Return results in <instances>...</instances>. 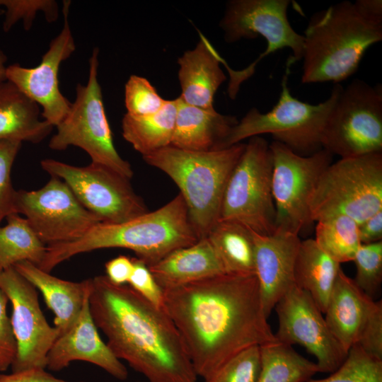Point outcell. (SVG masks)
<instances>
[{"mask_svg": "<svg viewBox=\"0 0 382 382\" xmlns=\"http://www.w3.org/2000/svg\"><path fill=\"white\" fill-rule=\"evenodd\" d=\"M7 61V57L5 53L0 49V81L6 80V63Z\"/></svg>", "mask_w": 382, "mask_h": 382, "instance_id": "obj_45", "label": "cell"}, {"mask_svg": "<svg viewBox=\"0 0 382 382\" xmlns=\"http://www.w3.org/2000/svg\"><path fill=\"white\" fill-rule=\"evenodd\" d=\"M105 276L113 284L123 285L128 283L133 272V261L125 255H119L105 265Z\"/></svg>", "mask_w": 382, "mask_h": 382, "instance_id": "obj_41", "label": "cell"}, {"mask_svg": "<svg viewBox=\"0 0 382 382\" xmlns=\"http://www.w3.org/2000/svg\"><path fill=\"white\" fill-rule=\"evenodd\" d=\"M0 382H71L57 378L45 369H30L11 374L0 372ZM84 382V381H77Z\"/></svg>", "mask_w": 382, "mask_h": 382, "instance_id": "obj_42", "label": "cell"}, {"mask_svg": "<svg viewBox=\"0 0 382 382\" xmlns=\"http://www.w3.org/2000/svg\"><path fill=\"white\" fill-rule=\"evenodd\" d=\"M2 271L3 270L0 269V275H1V272H2Z\"/></svg>", "mask_w": 382, "mask_h": 382, "instance_id": "obj_46", "label": "cell"}, {"mask_svg": "<svg viewBox=\"0 0 382 382\" xmlns=\"http://www.w3.org/2000/svg\"><path fill=\"white\" fill-rule=\"evenodd\" d=\"M289 69L282 80V91L273 108L262 113L255 108L233 127L224 140L221 149L245 139L270 134L294 153L309 156L322 149L321 137L327 119L342 89L340 83L334 84L330 95L325 101L310 104L292 96L288 86Z\"/></svg>", "mask_w": 382, "mask_h": 382, "instance_id": "obj_6", "label": "cell"}, {"mask_svg": "<svg viewBox=\"0 0 382 382\" xmlns=\"http://www.w3.org/2000/svg\"><path fill=\"white\" fill-rule=\"evenodd\" d=\"M177 113L170 146L187 151H209L221 149L222 144L238 120L184 103L177 98Z\"/></svg>", "mask_w": 382, "mask_h": 382, "instance_id": "obj_21", "label": "cell"}, {"mask_svg": "<svg viewBox=\"0 0 382 382\" xmlns=\"http://www.w3.org/2000/svg\"><path fill=\"white\" fill-rule=\"evenodd\" d=\"M207 237L226 273L255 274V245L251 230L235 221L219 219Z\"/></svg>", "mask_w": 382, "mask_h": 382, "instance_id": "obj_28", "label": "cell"}, {"mask_svg": "<svg viewBox=\"0 0 382 382\" xmlns=\"http://www.w3.org/2000/svg\"><path fill=\"white\" fill-rule=\"evenodd\" d=\"M6 224L0 226V269L28 261L38 266L42 261L47 245L39 238L25 217L11 214Z\"/></svg>", "mask_w": 382, "mask_h": 382, "instance_id": "obj_30", "label": "cell"}, {"mask_svg": "<svg viewBox=\"0 0 382 382\" xmlns=\"http://www.w3.org/2000/svg\"><path fill=\"white\" fill-rule=\"evenodd\" d=\"M70 6L71 1H63V27L51 40L40 64L31 68L13 64L7 66L6 71V80L41 107L43 120L53 127L62 121L71 104L60 91L58 79L61 64L76 50L69 23Z\"/></svg>", "mask_w": 382, "mask_h": 382, "instance_id": "obj_17", "label": "cell"}, {"mask_svg": "<svg viewBox=\"0 0 382 382\" xmlns=\"http://www.w3.org/2000/svg\"><path fill=\"white\" fill-rule=\"evenodd\" d=\"M341 269L340 264L328 256L314 239L301 241L294 264V283L311 296L323 313Z\"/></svg>", "mask_w": 382, "mask_h": 382, "instance_id": "obj_26", "label": "cell"}, {"mask_svg": "<svg viewBox=\"0 0 382 382\" xmlns=\"http://www.w3.org/2000/svg\"><path fill=\"white\" fill-rule=\"evenodd\" d=\"M260 368V346H251L229 359L204 382H257Z\"/></svg>", "mask_w": 382, "mask_h": 382, "instance_id": "obj_36", "label": "cell"}, {"mask_svg": "<svg viewBox=\"0 0 382 382\" xmlns=\"http://www.w3.org/2000/svg\"><path fill=\"white\" fill-rule=\"evenodd\" d=\"M254 265L262 308L267 318L294 285V264L301 243L299 235L277 228L269 236L253 231Z\"/></svg>", "mask_w": 382, "mask_h": 382, "instance_id": "obj_19", "label": "cell"}, {"mask_svg": "<svg viewBox=\"0 0 382 382\" xmlns=\"http://www.w3.org/2000/svg\"><path fill=\"white\" fill-rule=\"evenodd\" d=\"M354 2L367 16L376 19H382L381 0H357Z\"/></svg>", "mask_w": 382, "mask_h": 382, "instance_id": "obj_44", "label": "cell"}, {"mask_svg": "<svg viewBox=\"0 0 382 382\" xmlns=\"http://www.w3.org/2000/svg\"><path fill=\"white\" fill-rule=\"evenodd\" d=\"M15 207L47 246L76 241L102 222L54 176L38 190H16Z\"/></svg>", "mask_w": 382, "mask_h": 382, "instance_id": "obj_14", "label": "cell"}, {"mask_svg": "<svg viewBox=\"0 0 382 382\" xmlns=\"http://www.w3.org/2000/svg\"><path fill=\"white\" fill-rule=\"evenodd\" d=\"M13 267L42 293L47 307L54 314V327L59 336L65 333L80 313L90 279L79 282L64 280L28 261L20 262Z\"/></svg>", "mask_w": 382, "mask_h": 382, "instance_id": "obj_24", "label": "cell"}, {"mask_svg": "<svg viewBox=\"0 0 382 382\" xmlns=\"http://www.w3.org/2000/svg\"><path fill=\"white\" fill-rule=\"evenodd\" d=\"M261 368L257 382H306L319 371L316 363L279 341L260 346Z\"/></svg>", "mask_w": 382, "mask_h": 382, "instance_id": "obj_29", "label": "cell"}, {"mask_svg": "<svg viewBox=\"0 0 382 382\" xmlns=\"http://www.w3.org/2000/svg\"><path fill=\"white\" fill-rule=\"evenodd\" d=\"M195 48L178 58L181 100L190 105L214 110L216 91L226 79L220 67L224 60L204 35Z\"/></svg>", "mask_w": 382, "mask_h": 382, "instance_id": "obj_20", "label": "cell"}, {"mask_svg": "<svg viewBox=\"0 0 382 382\" xmlns=\"http://www.w3.org/2000/svg\"><path fill=\"white\" fill-rule=\"evenodd\" d=\"M374 301L340 270L324 313L330 331L347 352L357 342Z\"/></svg>", "mask_w": 382, "mask_h": 382, "instance_id": "obj_22", "label": "cell"}, {"mask_svg": "<svg viewBox=\"0 0 382 382\" xmlns=\"http://www.w3.org/2000/svg\"><path fill=\"white\" fill-rule=\"evenodd\" d=\"M270 148L276 228L299 235L313 223L309 201L319 178L332 163V154L322 149L311 155L301 156L275 141Z\"/></svg>", "mask_w": 382, "mask_h": 382, "instance_id": "obj_13", "label": "cell"}, {"mask_svg": "<svg viewBox=\"0 0 382 382\" xmlns=\"http://www.w3.org/2000/svg\"><path fill=\"white\" fill-rule=\"evenodd\" d=\"M137 382H142V381H137Z\"/></svg>", "mask_w": 382, "mask_h": 382, "instance_id": "obj_47", "label": "cell"}, {"mask_svg": "<svg viewBox=\"0 0 382 382\" xmlns=\"http://www.w3.org/2000/svg\"><path fill=\"white\" fill-rule=\"evenodd\" d=\"M359 236L361 244L382 241V210L359 224Z\"/></svg>", "mask_w": 382, "mask_h": 382, "instance_id": "obj_43", "label": "cell"}, {"mask_svg": "<svg viewBox=\"0 0 382 382\" xmlns=\"http://www.w3.org/2000/svg\"><path fill=\"white\" fill-rule=\"evenodd\" d=\"M22 142L0 140V224L11 214H17L15 207L16 190L11 182V169L21 149Z\"/></svg>", "mask_w": 382, "mask_h": 382, "instance_id": "obj_37", "label": "cell"}, {"mask_svg": "<svg viewBox=\"0 0 382 382\" xmlns=\"http://www.w3.org/2000/svg\"><path fill=\"white\" fill-rule=\"evenodd\" d=\"M42 168L62 180L79 201L102 222L120 224L147 212L130 179L104 166H76L54 159L41 161Z\"/></svg>", "mask_w": 382, "mask_h": 382, "instance_id": "obj_12", "label": "cell"}, {"mask_svg": "<svg viewBox=\"0 0 382 382\" xmlns=\"http://www.w3.org/2000/svg\"><path fill=\"white\" fill-rule=\"evenodd\" d=\"M306 382H382V359L366 352L354 344L348 350L342 364L332 374L322 379Z\"/></svg>", "mask_w": 382, "mask_h": 382, "instance_id": "obj_32", "label": "cell"}, {"mask_svg": "<svg viewBox=\"0 0 382 382\" xmlns=\"http://www.w3.org/2000/svg\"><path fill=\"white\" fill-rule=\"evenodd\" d=\"M166 100L144 77L132 75L125 86V104L128 115L143 117L159 111Z\"/></svg>", "mask_w": 382, "mask_h": 382, "instance_id": "obj_35", "label": "cell"}, {"mask_svg": "<svg viewBox=\"0 0 382 382\" xmlns=\"http://www.w3.org/2000/svg\"><path fill=\"white\" fill-rule=\"evenodd\" d=\"M133 272L129 286L154 306L163 308V289L156 282L149 267L137 257H133Z\"/></svg>", "mask_w": 382, "mask_h": 382, "instance_id": "obj_39", "label": "cell"}, {"mask_svg": "<svg viewBox=\"0 0 382 382\" xmlns=\"http://www.w3.org/2000/svg\"><path fill=\"white\" fill-rule=\"evenodd\" d=\"M4 8L3 30L8 32L21 21L25 30H29L38 12H42L49 23L59 17L58 4L54 0H0V7Z\"/></svg>", "mask_w": 382, "mask_h": 382, "instance_id": "obj_33", "label": "cell"}, {"mask_svg": "<svg viewBox=\"0 0 382 382\" xmlns=\"http://www.w3.org/2000/svg\"><path fill=\"white\" fill-rule=\"evenodd\" d=\"M290 4L289 0H232L227 3L219 23L227 42L258 36L267 41L266 50L252 64L243 70L233 71L231 83L234 87L238 88L253 74L261 59L277 50H291L287 69L302 59L304 37L294 30L289 21L287 10Z\"/></svg>", "mask_w": 382, "mask_h": 382, "instance_id": "obj_11", "label": "cell"}, {"mask_svg": "<svg viewBox=\"0 0 382 382\" xmlns=\"http://www.w3.org/2000/svg\"><path fill=\"white\" fill-rule=\"evenodd\" d=\"M89 306L113 354L148 382H196L182 337L163 308L105 275L91 278Z\"/></svg>", "mask_w": 382, "mask_h": 382, "instance_id": "obj_2", "label": "cell"}, {"mask_svg": "<svg viewBox=\"0 0 382 382\" xmlns=\"http://www.w3.org/2000/svg\"><path fill=\"white\" fill-rule=\"evenodd\" d=\"M315 241L338 263L353 261L361 245L359 224L344 214H336L316 221Z\"/></svg>", "mask_w": 382, "mask_h": 382, "instance_id": "obj_31", "label": "cell"}, {"mask_svg": "<svg viewBox=\"0 0 382 382\" xmlns=\"http://www.w3.org/2000/svg\"><path fill=\"white\" fill-rule=\"evenodd\" d=\"M358 287L373 299L382 282V241L361 244L353 260Z\"/></svg>", "mask_w": 382, "mask_h": 382, "instance_id": "obj_34", "label": "cell"}, {"mask_svg": "<svg viewBox=\"0 0 382 382\" xmlns=\"http://www.w3.org/2000/svg\"><path fill=\"white\" fill-rule=\"evenodd\" d=\"M8 300L0 290V372L11 366L17 353V343L11 318L6 312Z\"/></svg>", "mask_w": 382, "mask_h": 382, "instance_id": "obj_40", "label": "cell"}, {"mask_svg": "<svg viewBox=\"0 0 382 382\" xmlns=\"http://www.w3.org/2000/svg\"><path fill=\"white\" fill-rule=\"evenodd\" d=\"M177 98L166 100L157 112L133 117L125 114L122 120V134L142 157L170 146L175 124Z\"/></svg>", "mask_w": 382, "mask_h": 382, "instance_id": "obj_27", "label": "cell"}, {"mask_svg": "<svg viewBox=\"0 0 382 382\" xmlns=\"http://www.w3.org/2000/svg\"><path fill=\"white\" fill-rule=\"evenodd\" d=\"M382 210V152L340 158L321 174L309 201L310 218L344 214L360 224Z\"/></svg>", "mask_w": 382, "mask_h": 382, "instance_id": "obj_7", "label": "cell"}, {"mask_svg": "<svg viewBox=\"0 0 382 382\" xmlns=\"http://www.w3.org/2000/svg\"><path fill=\"white\" fill-rule=\"evenodd\" d=\"M90 289L91 278L80 313L71 327L52 345L47 355L46 368L58 371L74 361H84L99 366L118 380H126L127 368L102 340L91 316Z\"/></svg>", "mask_w": 382, "mask_h": 382, "instance_id": "obj_18", "label": "cell"}, {"mask_svg": "<svg viewBox=\"0 0 382 382\" xmlns=\"http://www.w3.org/2000/svg\"><path fill=\"white\" fill-rule=\"evenodd\" d=\"M0 290L12 307L11 322L17 343L12 372L45 369L47 355L59 332L47 321L37 289L13 267L2 271Z\"/></svg>", "mask_w": 382, "mask_h": 382, "instance_id": "obj_15", "label": "cell"}, {"mask_svg": "<svg viewBox=\"0 0 382 382\" xmlns=\"http://www.w3.org/2000/svg\"><path fill=\"white\" fill-rule=\"evenodd\" d=\"M198 240L184 199L179 193L155 211L120 224L100 222L76 241L47 246L45 255L37 267L50 272L79 254L113 248L131 250L150 266Z\"/></svg>", "mask_w": 382, "mask_h": 382, "instance_id": "obj_3", "label": "cell"}, {"mask_svg": "<svg viewBox=\"0 0 382 382\" xmlns=\"http://www.w3.org/2000/svg\"><path fill=\"white\" fill-rule=\"evenodd\" d=\"M98 48H93L88 61L87 83L77 84L75 99L65 117L55 127L57 132L51 137L49 147L54 151H63L69 146L79 147L89 155L91 163L131 179L134 173L130 163L114 146L98 79Z\"/></svg>", "mask_w": 382, "mask_h": 382, "instance_id": "obj_8", "label": "cell"}, {"mask_svg": "<svg viewBox=\"0 0 382 382\" xmlns=\"http://www.w3.org/2000/svg\"><path fill=\"white\" fill-rule=\"evenodd\" d=\"M272 157L267 141L249 138L228 180L219 219L232 220L269 236L276 231L272 192Z\"/></svg>", "mask_w": 382, "mask_h": 382, "instance_id": "obj_9", "label": "cell"}, {"mask_svg": "<svg viewBox=\"0 0 382 382\" xmlns=\"http://www.w3.org/2000/svg\"><path fill=\"white\" fill-rule=\"evenodd\" d=\"M322 149L340 158L382 152V86L354 79L341 90L327 119Z\"/></svg>", "mask_w": 382, "mask_h": 382, "instance_id": "obj_10", "label": "cell"}, {"mask_svg": "<svg viewBox=\"0 0 382 382\" xmlns=\"http://www.w3.org/2000/svg\"><path fill=\"white\" fill-rule=\"evenodd\" d=\"M197 376L210 378L254 345L278 341L267 323L255 274L224 273L163 289Z\"/></svg>", "mask_w": 382, "mask_h": 382, "instance_id": "obj_1", "label": "cell"}, {"mask_svg": "<svg viewBox=\"0 0 382 382\" xmlns=\"http://www.w3.org/2000/svg\"><path fill=\"white\" fill-rule=\"evenodd\" d=\"M40 115V106L13 83L0 81V140L41 142L54 127Z\"/></svg>", "mask_w": 382, "mask_h": 382, "instance_id": "obj_25", "label": "cell"}, {"mask_svg": "<svg viewBox=\"0 0 382 382\" xmlns=\"http://www.w3.org/2000/svg\"><path fill=\"white\" fill-rule=\"evenodd\" d=\"M369 354L382 359V302L374 301L357 342Z\"/></svg>", "mask_w": 382, "mask_h": 382, "instance_id": "obj_38", "label": "cell"}, {"mask_svg": "<svg viewBox=\"0 0 382 382\" xmlns=\"http://www.w3.org/2000/svg\"><path fill=\"white\" fill-rule=\"evenodd\" d=\"M148 267L162 289L226 273L207 237L177 249Z\"/></svg>", "mask_w": 382, "mask_h": 382, "instance_id": "obj_23", "label": "cell"}, {"mask_svg": "<svg viewBox=\"0 0 382 382\" xmlns=\"http://www.w3.org/2000/svg\"><path fill=\"white\" fill-rule=\"evenodd\" d=\"M245 146L238 143L219 150L192 151L169 146L143 156L178 187L199 239L206 238L219 219L228 180Z\"/></svg>", "mask_w": 382, "mask_h": 382, "instance_id": "obj_5", "label": "cell"}, {"mask_svg": "<svg viewBox=\"0 0 382 382\" xmlns=\"http://www.w3.org/2000/svg\"><path fill=\"white\" fill-rule=\"evenodd\" d=\"M303 35L301 82L337 84L353 75L366 50L381 41L382 20L343 1L313 13Z\"/></svg>", "mask_w": 382, "mask_h": 382, "instance_id": "obj_4", "label": "cell"}, {"mask_svg": "<svg viewBox=\"0 0 382 382\" xmlns=\"http://www.w3.org/2000/svg\"><path fill=\"white\" fill-rule=\"evenodd\" d=\"M279 327L276 339L284 344H299L317 359L320 372L332 373L347 352L330 331L311 296L294 285L276 303Z\"/></svg>", "mask_w": 382, "mask_h": 382, "instance_id": "obj_16", "label": "cell"}]
</instances>
